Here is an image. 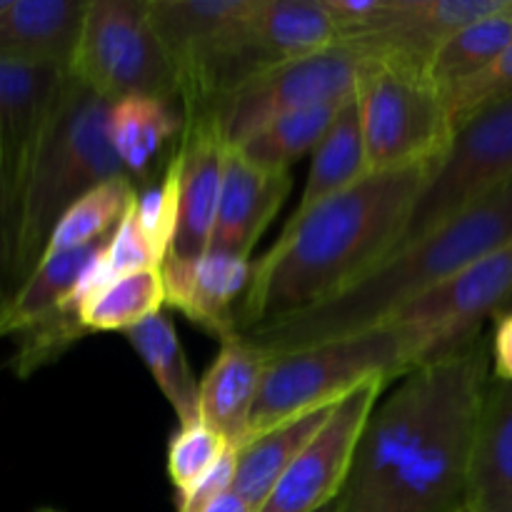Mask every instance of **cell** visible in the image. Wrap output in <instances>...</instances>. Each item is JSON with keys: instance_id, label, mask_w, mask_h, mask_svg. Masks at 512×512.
<instances>
[{"instance_id": "7", "label": "cell", "mask_w": 512, "mask_h": 512, "mask_svg": "<svg viewBox=\"0 0 512 512\" xmlns=\"http://www.w3.org/2000/svg\"><path fill=\"white\" fill-rule=\"evenodd\" d=\"M68 73L108 103L180 100L173 60L150 25L145 0H88Z\"/></svg>"}, {"instance_id": "19", "label": "cell", "mask_w": 512, "mask_h": 512, "mask_svg": "<svg viewBox=\"0 0 512 512\" xmlns=\"http://www.w3.org/2000/svg\"><path fill=\"white\" fill-rule=\"evenodd\" d=\"M253 8L255 0H145L148 20L173 60L175 75L208 53Z\"/></svg>"}, {"instance_id": "31", "label": "cell", "mask_w": 512, "mask_h": 512, "mask_svg": "<svg viewBox=\"0 0 512 512\" xmlns=\"http://www.w3.org/2000/svg\"><path fill=\"white\" fill-rule=\"evenodd\" d=\"M230 445L228 440L205 423L180 425L178 433L173 435L168 445V475L173 480L175 490H185L193 485L200 475L208 473L225 453Z\"/></svg>"}, {"instance_id": "41", "label": "cell", "mask_w": 512, "mask_h": 512, "mask_svg": "<svg viewBox=\"0 0 512 512\" xmlns=\"http://www.w3.org/2000/svg\"><path fill=\"white\" fill-rule=\"evenodd\" d=\"M35 512H63V510H55V508H38Z\"/></svg>"}, {"instance_id": "18", "label": "cell", "mask_w": 512, "mask_h": 512, "mask_svg": "<svg viewBox=\"0 0 512 512\" xmlns=\"http://www.w3.org/2000/svg\"><path fill=\"white\" fill-rule=\"evenodd\" d=\"M468 512H512V383L488 380L468 465Z\"/></svg>"}, {"instance_id": "4", "label": "cell", "mask_w": 512, "mask_h": 512, "mask_svg": "<svg viewBox=\"0 0 512 512\" xmlns=\"http://www.w3.org/2000/svg\"><path fill=\"white\" fill-rule=\"evenodd\" d=\"M490 348L480 335L458 355L435 363L428 423L390 483L363 512L468 510V465L475 423L488 388Z\"/></svg>"}, {"instance_id": "20", "label": "cell", "mask_w": 512, "mask_h": 512, "mask_svg": "<svg viewBox=\"0 0 512 512\" xmlns=\"http://www.w3.org/2000/svg\"><path fill=\"white\" fill-rule=\"evenodd\" d=\"M335 405L308 410V413L298 415V418L275 425L273 430L258 435V438L245 440L238 448L233 493L240 495L255 512L263 508V503L273 493L278 480L293 465L300 450L323 428Z\"/></svg>"}, {"instance_id": "36", "label": "cell", "mask_w": 512, "mask_h": 512, "mask_svg": "<svg viewBox=\"0 0 512 512\" xmlns=\"http://www.w3.org/2000/svg\"><path fill=\"white\" fill-rule=\"evenodd\" d=\"M490 360H493L495 380L512 383V310L495 318Z\"/></svg>"}, {"instance_id": "37", "label": "cell", "mask_w": 512, "mask_h": 512, "mask_svg": "<svg viewBox=\"0 0 512 512\" xmlns=\"http://www.w3.org/2000/svg\"><path fill=\"white\" fill-rule=\"evenodd\" d=\"M205 512H255V510L250 508V505L245 503L240 495H235L233 490H230L228 495H223L220 500H215V503L210 505V508Z\"/></svg>"}, {"instance_id": "30", "label": "cell", "mask_w": 512, "mask_h": 512, "mask_svg": "<svg viewBox=\"0 0 512 512\" xmlns=\"http://www.w3.org/2000/svg\"><path fill=\"white\" fill-rule=\"evenodd\" d=\"M135 213H138L145 238L153 245L155 258L163 265L165 258L170 255V248H173L180 213V163L175 148L170 153L168 165H165L158 185L145 190L135 200Z\"/></svg>"}, {"instance_id": "24", "label": "cell", "mask_w": 512, "mask_h": 512, "mask_svg": "<svg viewBox=\"0 0 512 512\" xmlns=\"http://www.w3.org/2000/svg\"><path fill=\"white\" fill-rule=\"evenodd\" d=\"M180 128L183 118L170 108L168 100L125 98L110 105V143L130 178L148 173L155 155H160Z\"/></svg>"}, {"instance_id": "26", "label": "cell", "mask_w": 512, "mask_h": 512, "mask_svg": "<svg viewBox=\"0 0 512 512\" xmlns=\"http://www.w3.org/2000/svg\"><path fill=\"white\" fill-rule=\"evenodd\" d=\"M135 198H138V193H135L130 175H120V178H113L90 190L78 203L70 205L63 218L58 220V225L50 233L48 245H45L43 258L108 240L123 220V215L128 213L130 205L135 203Z\"/></svg>"}, {"instance_id": "39", "label": "cell", "mask_w": 512, "mask_h": 512, "mask_svg": "<svg viewBox=\"0 0 512 512\" xmlns=\"http://www.w3.org/2000/svg\"><path fill=\"white\" fill-rule=\"evenodd\" d=\"M318 512H335V503H330V505H325V508H320Z\"/></svg>"}, {"instance_id": "35", "label": "cell", "mask_w": 512, "mask_h": 512, "mask_svg": "<svg viewBox=\"0 0 512 512\" xmlns=\"http://www.w3.org/2000/svg\"><path fill=\"white\" fill-rule=\"evenodd\" d=\"M235 463H238V448H230L213 468L200 475L193 485L178 490V512H205L215 500L233 490Z\"/></svg>"}, {"instance_id": "15", "label": "cell", "mask_w": 512, "mask_h": 512, "mask_svg": "<svg viewBox=\"0 0 512 512\" xmlns=\"http://www.w3.org/2000/svg\"><path fill=\"white\" fill-rule=\"evenodd\" d=\"M290 190H293L290 170L273 173V170L255 168L230 145L218 218L208 248L210 253L250 260L255 243L283 208Z\"/></svg>"}, {"instance_id": "17", "label": "cell", "mask_w": 512, "mask_h": 512, "mask_svg": "<svg viewBox=\"0 0 512 512\" xmlns=\"http://www.w3.org/2000/svg\"><path fill=\"white\" fill-rule=\"evenodd\" d=\"M85 8V0H10L0 13V60L70 70Z\"/></svg>"}, {"instance_id": "23", "label": "cell", "mask_w": 512, "mask_h": 512, "mask_svg": "<svg viewBox=\"0 0 512 512\" xmlns=\"http://www.w3.org/2000/svg\"><path fill=\"white\" fill-rule=\"evenodd\" d=\"M105 243L108 240L40 260L28 280L0 303V335H18L20 330L63 305V300L80 283L85 270L103 253Z\"/></svg>"}, {"instance_id": "25", "label": "cell", "mask_w": 512, "mask_h": 512, "mask_svg": "<svg viewBox=\"0 0 512 512\" xmlns=\"http://www.w3.org/2000/svg\"><path fill=\"white\" fill-rule=\"evenodd\" d=\"M345 103L348 100L313 105V108L280 115L255 133H250L243 143L233 145V148L255 168L273 170V173L290 170V165L303 158L305 153H310V150L315 153V148L323 143V138L335 125Z\"/></svg>"}, {"instance_id": "10", "label": "cell", "mask_w": 512, "mask_h": 512, "mask_svg": "<svg viewBox=\"0 0 512 512\" xmlns=\"http://www.w3.org/2000/svg\"><path fill=\"white\" fill-rule=\"evenodd\" d=\"M512 310V240L455 278L413 300L385 325H408L425 335L430 363L463 353L480 338L483 323Z\"/></svg>"}, {"instance_id": "1", "label": "cell", "mask_w": 512, "mask_h": 512, "mask_svg": "<svg viewBox=\"0 0 512 512\" xmlns=\"http://www.w3.org/2000/svg\"><path fill=\"white\" fill-rule=\"evenodd\" d=\"M438 165L370 170L360 183L288 223L253 263L238 333L308 310L388 258Z\"/></svg>"}, {"instance_id": "6", "label": "cell", "mask_w": 512, "mask_h": 512, "mask_svg": "<svg viewBox=\"0 0 512 512\" xmlns=\"http://www.w3.org/2000/svg\"><path fill=\"white\" fill-rule=\"evenodd\" d=\"M355 98L370 170L440 165L455 128L443 90L425 68L368 53Z\"/></svg>"}, {"instance_id": "8", "label": "cell", "mask_w": 512, "mask_h": 512, "mask_svg": "<svg viewBox=\"0 0 512 512\" xmlns=\"http://www.w3.org/2000/svg\"><path fill=\"white\" fill-rule=\"evenodd\" d=\"M512 180V98L485 108L455 130L448 153L415 203L395 245H408Z\"/></svg>"}, {"instance_id": "16", "label": "cell", "mask_w": 512, "mask_h": 512, "mask_svg": "<svg viewBox=\"0 0 512 512\" xmlns=\"http://www.w3.org/2000/svg\"><path fill=\"white\" fill-rule=\"evenodd\" d=\"M268 363L270 355L238 333L220 340L218 355L200 378V423L223 435L235 448L248 438V425Z\"/></svg>"}, {"instance_id": "28", "label": "cell", "mask_w": 512, "mask_h": 512, "mask_svg": "<svg viewBox=\"0 0 512 512\" xmlns=\"http://www.w3.org/2000/svg\"><path fill=\"white\" fill-rule=\"evenodd\" d=\"M165 305V285L160 268L138 270L110 280L103 290L80 305V320L90 333L125 330L145 323Z\"/></svg>"}, {"instance_id": "12", "label": "cell", "mask_w": 512, "mask_h": 512, "mask_svg": "<svg viewBox=\"0 0 512 512\" xmlns=\"http://www.w3.org/2000/svg\"><path fill=\"white\" fill-rule=\"evenodd\" d=\"M175 153L180 163V213L168 258H198L210 248L230 155L218 113H183V135Z\"/></svg>"}, {"instance_id": "11", "label": "cell", "mask_w": 512, "mask_h": 512, "mask_svg": "<svg viewBox=\"0 0 512 512\" xmlns=\"http://www.w3.org/2000/svg\"><path fill=\"white\" fill-rule=\"evenodd\" d=\"M385 385V378H373L345 395L258 512H318L335 503L348 483L355 448Z\"/></svg>"}, {"instance_id": "14", "label": "cell", "mask_w": 512, "mask_h": 512, "mask_svg": "<svg viewBox=\"0 0 512 512\" xmlns=\"http://www.w3.org/2000/svg\"><path fill=\"white\" fill-rule=\"evenodd\" d=\"M510 8L512 0H398L385 28L345 43L360 45L370 55L428 68L450 35Z\"/></svg>"}, {"instance_id": "3", "label": "cell", "mask_w": 512, "mask_h": 512, "mask_svg": "<svg viewBox=\"0 0 512 512\" xmlns=\"http://www.w3.org/2000/svg\"><path fill=\"white\" fill-rule=\"evenodd\" d=\"M110 105L113 103L95 95L75 78H68L63 103L35 160L20 203L13 258L0 283V303L38 268L50 233L65 210L98 185L128 175L110 143Z\"/></svg>"}, {"instance_id": "33", "label": "cell", "mask_w": 512, "mask_h": 512, "mask_svg": "<svg viewBox=\"0 0 512 512\" xmlns=\"http://www.w3.org/2000/svg\"><path fill=\"white\" fill-rule=\"evenodd\" d=\"M103 260L115 278L128 273H138V270L160 268V260L155 258L153 245L148 243L143 228H140L138 213H135V203L130 205L128 213L123 215L118 228H115L113 235L108 238Z\"/></svg>"}, {"instance_id": "2", "label": "cell", "mask_w": 512, "mask_h": 512, "mask_svg": "<svg viewBox=\"0 0 512 512\" xmlns=\"http://www.w3.org/2000/svg\"><path fill=\"white\" fill-rule=\"evenodd\" d=\"M510 240L512 180L433 233L400 245L333 298L240 335L273 358L368 333Z\"/></svg>"}, {"instance_id": "9", "label": "cell", "mask_w": 512, "mask_h": 512, "mask_svg": "<svg viewBox=\"0 0 512 512\" xmlns=\"http://www.w3.org/2000/svg\"><path fill=\"white\" fill-rule=\"evenodd\" d=\"M365 63L368 53L360 45L343 40L318 55L255 75L215 108L225 138L230 145H238L280 115L350 100L358 93Z\"/></svg>"}, {"instance_id": "38", "label": "cell", "mask_w": 512, "mask_h": 512, "mask_svg": "<svg viewBox=\"0 0 512 512\" xmlns=\"http://www.w3.org/2000/svg\"><path fill=\"white\" fill-rule=\"evenodd\" d=\"M5 263V238H3V225H0V270H3Z\"/></svg>"}, {"instance_id": "34", "label": "cell", "mask_w": 512, "mask_h": 512, "mask_svg": "<svg viewBox=\"0 0 512 512\" xmlns=\"http://www.w3.org/2000/svg\"><path fill=\"white\" fill-rule=\"evenodd\" d=\"M395 3L398 0H323L340 33V43L385 28L395 13Z\"/></svg>"}, {"instance_id": "22", "label": "cell", "mask_w": 512, "mask_h": 512, "mask_svg": "<svg viewBox=\"0 0 512 512\" xmlns=\"http://www.w3.org/2000/svg\"><path fill=\"white\" fill-rule=\"evenodd\" d=\"M123 335L130 348L143 360L145 368L150 370L155 385L170 403L178 423H198L200 380L193 375V368H190L188 355H185L173 323L163 313H158L145 323L125 330Z\"/></svg>"}, {"instance_id": "42", "label": "cell", "mask_w": 512, "mask_h": 512, "mask_svg": "<svg viewBox=\"0 0 512 512\" xmlns=\"http://www.w3.org/2000/svg\"><path fill=\"white\" fill-rule=\"evenodd\" d=\"M510 18H512V13H510Z\"/></svg>"}, {"instance_id": "32", "label": "cell", "mask_w": 512, "mask_h": 512, "mask_svg": "<svg viewBox=\"0 0 512 512\" xmlns=\"http://www.w3.org/2000/svg\"><path fill=\"white\" fill-rule=\"evenodd\" d=\"M445 105H448L453 128L468 123L473 115L483 113L485 108L503 103L512 98V45L498 60L480 70L473 78L463 80L455 88L445 90Z\"/></svg>"}, {"instance_id": "29", "label": "cell", "mask_w": 512, "mask_h": 512, "mask_svg": "<svg viewBox=\"0 0 512 512\" xmlns=\"http://www.w3.org/2000/svg\"><path fill=\"white\" fill-rule=\"evenodd\" d=\"M90 330L80 320L78 310H70L58 305L53 313L35 320L25 330L18 333V350L13 355V370L18 378H30L35 370L58 360L70 345L85 338Z\"/></svg>"}, {"instance_id": "21", "label": "cell", "mask_w": 512, "mask_h": 512, "mask_svg": "<svg viewBox=\"0 0 512 512\" xmlns=\"http://www.w3.org/2000/svg\"><path fill=\"white\" fill-rule=\"evenodd\" d=\"M370 173L368 153H365L363 120H360L358 98H350L340 110L338 120L325 135L323 143L315 148L313 165L305 180L303 195L295 205L288 223L305 218L310 210L323 205L325 200L345 193Z\"/></svg>"}, {"instance_id": "27", "label": "cell", "mask_w": 512, "mask_h": 512, "mask_svg": "<svg viewBox=\"0 0 512 512\" xmlns=\"http://www.w3.org/2000/svg\"><path fill=\"white\" fill-rule=\"evenodd\" d=\"M510 13L512 8L473 25H465L463 30L450 35L430 58L428 68H425L428 78L445 93L488 68L512 45Z\"/></svg>"}, {"instance_id": "43", "label": "cell", "mask_w": 512, "mask_h": 512, "mask_svg": "<svg viewBox=\"0 0 512 512\" xmlns=\"http://www.w3.org/2000/svg\"><path fill=\"white\" fill-rule=\"evenodd\" d=\"M463 512H468V510H463Z\"/></svg>"}, {"instance_id": "40", "label": "cell", "mask_w": 512, "mask_h": 512, "mask_svg": "<svg viewBox=\"0 0 512 512\" xmlns=\"http://www.w3.org/2000/svg\"><path fill=\"white\" fill-rule=\"evenodd\" d=\"M8 5H10V0H0V13H3V10L8 8Z\"/></svg>"}, {"instance_id": "13", "label": "cell", "mask_w": 512, "mask_h": 512, "mask_svg": "<svg viewBox=\"0 0 512 512\" xmlns=\"http://www.w3.org/2000/svg\"><path fill=\"white\" fill-rule=\"evenodd\" d=\"M165 305L218 340L238 335V308L250 285L253 263L225 253L165 258L160 265Z\"/></svg>"}, {"instance_id": "5", "label": "cell", "mask_w": 512, "mask_h": 512, "mask_svg": "<svg viewBox=\"0 0 512 512\" xmlns=\"http://www.w3.org/2000/svg\"><path fill=\"white\" fill-rule=\"evenodd\" d=\"M430 348L423 333L408 325H380L353 338L273 355L255 400L248 438L308 410L335 405L373 378H405L428 365Z\"/></svg>"}]
</instances>
